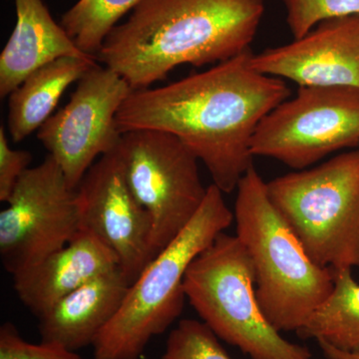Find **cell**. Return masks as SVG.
<instances>
[{"label":"cell","instance_id":"cell-1","mask_svg":"<svg viewBox=\"0 0 359 359\" xmlns=\"http://www.w3.org/2000/svg\"><path fill=\"white\" fill-rule=\"evenodd\" d=\"M249 49L166 86L133 90L118 111L121 133L158 130L176 136L224 194L252 166L250 145L264 117L287 100L285 80L257 72Z\"/></svg>","mask_w":359,"mask_h":359},{"label":"cell","instance_id":"cell-2","mask_svg":"<svg viewBox=\"0 0 359 359\" xmlns=\"http://www.w3.org/2000/svg\"><path fill=\"white\" fill-rule=\"evenodd\" d=\"M264 0H143L106 37L96 59L133 90L182 65H218L250 49Z\"/></svg>","mask_w":359,"mask_h":359},{"label":"cell","instance_id":"cell-3","mask_svg":"<svg viewBox=\"0 0 359 359\" xmlns=\"http://www.w3.org/2000/svg\"><path fill=\"white\" fill-rule=\"evenodd\" d=\"M236 191V236L254 266L259 306L276 330L297 332L332 294L334 271L309 257L256 168L248 170Z\"/></svg>","mask_w":359,"mask_h":359},{"label":"cell","instance_id":"cell-4","mask_svg":"<svg viewBox=\"0 0 359 359\" xmlns=\"http://www.w3.org/2000/svg\"><path fill=\"white\" fill-rule=\"evenodd\" d=\"M224 193L208 186L204 202L188 226L130 285L121 308L93 344L95 359H139L150 340L183 313L184 280L191 263L233 224Z\"/></svg>","mask_w":359,"mask_h":359},{"label":"cell","instance_id":"cell-5","mask_svg":"<svg viewBox=\"0 0 359 359\" xmlns=\"http://www.w3.org/2000/svg\"><path fill=\"white\" fill-rule=\"evenodd\" d=\"M186 299L203 323L252 359H313L306 346L283 339L266 320L254 266L237 236L221 233L196 257L184 280Z\"/></svg>","mask_w":359,"mask_h":359},{"label":"cell","instance_id":"cell-6","mask_svg":"<svg viewBox=\"0 0 359 359\" xmlns=\"http://www.w3.org/2000/svg\"><path fill=\"white\" fill-rule=\"evenodd\" d=\"M269 199L323 268H359V149L266 183Z\"/></svg>","mask_w":359,"mask_h":359},{"label":"cell","instance_id":"cell-7","mask_svg":"<svg viewBox=\"0 0 359 359\" xmlns=\"http://www.w3.org/2000/svg\"><path fill=\"white\" fill-rule=\"evenodd\" d=\"M116 151L132 193L152 219L153 261L204 202L199 160L176 136L158 130L125 132Z\"/></svg>","mask_w":359,"mask_h":359},{"label":"cell","instance_id":"cell-8","mask_svg":"<svg viewBox=\"0 0 359 359\" xmlns=\"http://www.w3.org/2000/svg\"><path fill=\"white\" fill-rule=\"evenodd\" d=\"M359 146V88L299 87L269 113L252 137V155L301 171Z\"/></svg>","mask_w":359,"mask_h":359},{"label":"cell","instance_id":"cell-9","mask_svg":"<svg viewBox=\"0 0 359 359\" xmlns=\"http://www.w3.org/2000/svg\"><path fill=\"white\" fill-rule=\"evenodd\" d=\"M0 212V257L11 276L63 249L81 230L76 189L47 155L18 180Z\"/></svg>","mask_w":359,"mask_h":359},{"label":"cell","instance_id":"cell-10","mask_svg":"<svg viewBox=\"0 0 359 359\" xmlns=\"http://www.w3.org/2000/svg\"><path fill=\"white\" fill-rule=\"evenodd\" d=\"M132 91L119 73L96 65L78 81L69 102L39 129L37 138L71 188L77 189L97 158L117 148L122 133L116 117Z\"/></svg>","mask_w":359,"mask_h":359},{"label":"cell","instance_id":"cell-11","mask_svg":"<svg viewBox=\"0 0 359 359\" xmlns=\"http://www.w3.org/2000/svg\"><path fill=\"white\" fill-rule=\"evenodd\" d=\"M76 193L81 230L115 252L131 285L152 262V219L132 193L116 149L92 165Z\"/></svg>","mask_w":359,"mask_h":359},{"label":"cell","instance_id":"cell-12","mask_svg":"<svg viewBox=\"0 0 359 359\" xmlns=\"http://www.w3.org/2000/svg\"><path fill=\"white\" fill-rule=\"evenodd\" d=\"M252 66L299 87L359 88V15L323 21L289 44L252 53Z\"/></svg>","mask_w":359,"mask_h":359},{"label":"cell","instance_id":"cell-13","mask_svg":"<svg viewBox=\"0 0 359 359\" xmlns=\"http://www.w3.org/2000/svg\"><path fill=\"white\" fill-rule=\"evenodd\" d=\"M120 268L109 247L80 230L63 249L13 276L18 299L37 318L73 290L107 271Z\"/></svg>","mask_w":359,"mask_h":359},{"label":"cell","instance_id":"cell-14","mask_svg":"<svg viewBox=\"0 0 359 359\" xmlns=\"http://www.w3.org/2000/svg\"><path fill=\"white\" fill-rule=\"evenodd\" d=\"M129 287L120 268L84 283L40 316L41 341L72 351L93 346L119 311Z\"/></svg>","mask_w":359,"mask_h":359},{"label":"cell","instance_id":"cell-15","mask_svg":"<svg viewBox=\"0 0 359 359\" xmlns=\"http://www.w3.org/2000/svg\"><path fill=\"white\" fill-rule=\"evenodd\" d=\"M16 25L0 54V96L11 95L28 75L62 57H94L80 50L42 0H14Z\"/></svg>","mask_w":359,"mask_h":359},{"label":"cell","instance_id":"cell-16","mask_svg":"<svg viewBox=\"0 0 359 359\" xmlns=\"http://www.w3.org/2000/svg\"><path fill=\"white\" fill-rule=\"evenodd\" d=\"M96 65V57H62L28 75L9 95L8 129L14 143L39 130L50 117L66 89Z\"/></svg>","mask_w":359,"mask_h":359},{"label":"cell","instance_id":"cell-17","mask_svg":"<svg viewBox=\"0 0 359 359\" xmlns=\"http://www.w3.org/2000/svg\"><path fill=\"white\" fill-rule=\"evenodd\" d=\"M332 294L295 334L302 339L323 340L337 348L359 351V283L353 269H332Z\"/></svg>","mask_w":359,"mask_h":359},{"label":"cell","instance_id":"cell-18","mask_svg":"<svg viewBox=\"0 0 359 359\" xmlns=\"http://www.w3.org/2000/svg\"><path fill=\"white\" fill-rule=\"evenodd\" d=\"M143 0H79L63 14L61 26L84 53L96 57L106 37Z\"/></svg>","mask_w":359,"mask_h":359},{"label":"cell","instance_id":"cell-19","mask_svg":"<svg viewBox=\"0 0 359 359\" xmlns=\"http://www.w3.org/2000/svg\"><path fill=\"white\" fill-rule=\"evenodd\" d=\"M161 359H231L203 321L182 320L170 332Z\"/></svg>","mask_w":359,"mask_h":359},{"label":"cell","instance_id":"cell-20","mask_svg":"<svg viewBox=\"0 0 359 359\" xmlns=\"http://www.w3.org/2000/svg\"><path fill=\"white\" fill-rule=\"evenodd\" d=\"M294 39L325 20L359 15V0H283Z\"/></svg>","mask_w":359,"mask_h":359},{"label":"cell","instance_id":"cell-21","mask_svg":"<svg viewBox=\"0 0 359 359\" xmlns=\"http://www.w3.org/2000/svg\"><path fill=\"white\" fill-rule=\"evenodd\" d=\"M0 359H84L76 351L55 344H33L21 337L15 325L6 323L0 327Z\"/></svg>","mask_w":359,"mask_h":359},{"label":"cell","instance_id":"cell-22","mask_svg":"<svg viewBox=\"0 0 359 359\" xmlns=\"http://www.w3.org/2000/svg\"><path fill=\"white\" fill-rule=\"evenodd\" d=\"M32 155L9 146L4 127H0V201L8 202L18 180L29 169Z\"/></svg>","mask_w":359,"mask_h":359},{"label":"cell","instance_id":"cell-23","mask_svg":"<svg viewBox=\"0 0 359 359\" xmlns=\"http://www.w3.org/2000/svg\"><path fill=\"white\" fill-rule=\"evenodd\" d=\"M316 342H318L323 355L327 359H359V351H344V349L330 346V344L323 341V340H316Z\"/></svg>","mask_w":359,"mask_h":359}]
</instances>
